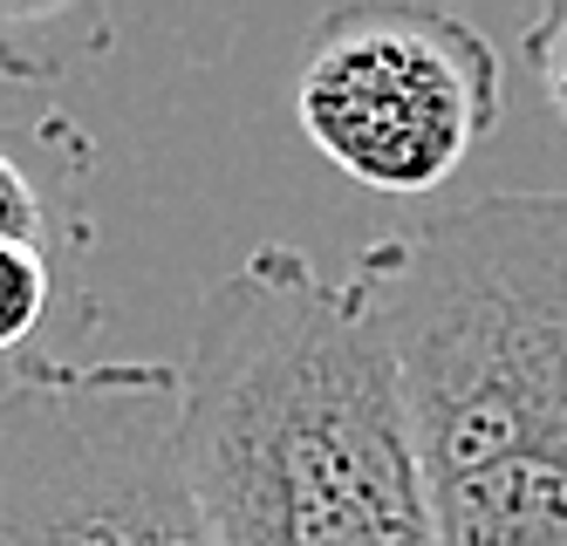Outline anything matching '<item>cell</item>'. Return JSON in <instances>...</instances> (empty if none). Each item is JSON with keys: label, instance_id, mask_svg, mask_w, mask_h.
<instances>
[{"label": "cell", "instance_id": "cell-1", "mask_svg": "<svg viewBox=\"0 0 567 546\" xmlns=\"http://www.w3.org/2000/svg\"><path fill=\"white\" fill-rule=\"evenodd\" d=\"M178 369L219 546H437L396 342L355 267L260 246L206 287Z\"/></svg>", "mask_w": 567, "mask_h": 546}, {"label": "cell", "instance_id": "cell-2", "mask_svg": "<svg viewBox=\"0 0 567 546\" xmlns=\"http://www.w3.org/2000/svg\"><path fill=\"white\" fill-rule=\"evenodd\" d=\"M390 321L437 546H567V192H493L355 254Z\"/></svg>", "mask_w": 567, "mask_h": 546}, {"label": "cell", "instance_id": "cell-3", "mask_svg": "<svg viewBox=\"0 0 567 546\" xmlns=\"http://www.w3.org/2000/svg\"><path fill=\"white\" fill-rule=\"evenodd\" d=\"M0 546H219L178 362H28L0 390Z\"/></svg>", "mask_w": 567, "mask_h": 546}, {"label": "cell", "instance_id": "cell-4", "mask_svg": "<svg viewBox=\"0 0 567 546\" xmlns=\"http://www.w3.org/2000/svg\"><path fill=\"white\" fill-rule=\"evenodd\" d=\"M499 55L444 8H342L315 28L295 75L301 137L342 178L417 198L493 137Z\"/></svg>", "mask_w": 567, "mask_h": 546}, {"label": "cell", "instance_id": "cell-5", "mask_svg": "<svg viewBox=\"0 0 567 546\" xmlns=\"http://www.w3.org/2000/svg\"><path fill=\"white\" fill-rule=\"evenodd\" d=\"M55 301V274L42 246H21V239H0V356L21 349L34 328H42Z\"/></svg>", "mask_w": 567, "mask_h": 546}, {"label": "cell", "instance_id": "cell-6", "mask_svg": "<svg viewBox=\"0 0 567 546\" xmlns=\"http://www.w3.org/2000/svg\"><path fill=\"white\" fill-rule=\"evenodd\" d=\"M519 55H526V69H534L540 96L554 103V116L567 123V0H554V8H540L534 21H526Z\"/></svg>", "mask_w": 567, "mask_h": 546}, {"label": "cell", "instance_id": "cell-7", "mask_svg": "<svg viewBox=\"0 0 567 546\" xmlns=\"http://www.w3.org/2000/svg\"><path fill=\"white\" fill-rule=\"evenodd\" d=\"M49 213H42V192L21 172V157L0 144V239H21V246H42Z\"/></svg>", "mask_w": 567, "mask_h": 546}]
</instances>
